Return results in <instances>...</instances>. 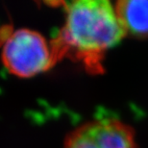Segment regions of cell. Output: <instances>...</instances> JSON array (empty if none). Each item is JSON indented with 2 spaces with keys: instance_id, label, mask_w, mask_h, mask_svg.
<instances>
[{
  "instance_id": "cell-1",
  "label": "cell",
  "mask_w": 148,
  "mask_h": 148,
  "mask_svg": "<svg viewBox=\"0 0 148 148\" xmlns=\"http://www.w3.org/2000/svg\"><path fill=\"white\" fill-rule=\"evenodd\" d=\"M64 4V22L50 40L56 61L67 58L88 73H103L105 55L127 35L114 7L106 0Z\"/></svg>"
},
{
  "instance_id": "cell-2",
  "label": "cell",
  "mask_w": 148,
  "mask_h": 148,
  "mask_svg": "<svg viewBox=\"0 0 148 148\" xmlns=\"http://www.w3.org/2000/svg\"><path fill=\"white\" fill-rule=\"evenodd\" d=\"M0 49L3 66L19 78L45 72L57 63L50 41L31 29L3 26L0 29Z\"/></svg>"
},
{
  "instance_id": "cell-3",
  "label": "cell",
  "mask_w": 148,
  "mask_h": 148,
  "mask_svg": "<svg viewBox=\"0 0 148 148\" xmlns=\"http://www.w3.org/2000/svg\"><path fill=\"white\" fill-rule=\"evenodd\" d=\"M64 148H137V143L131 126L109 117L77 127L66 138Z\"/></svg>"
},
{
  "instance_id": "cell-4",
  "label": "cell",
  "mask_w": 148,
  "mask_h": 148,
  "mask_svg": "<svg viewBox=\"0 0 148 148\" xmlns=\"http://www.w3.org/2000/svg\"><path fill=\"white\" fill-rule=\"evenodd\" d=\"M114 9L126 34L148 38V0H120Z\"/></svg>"
}]
</instances>
